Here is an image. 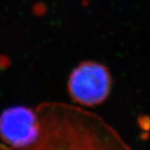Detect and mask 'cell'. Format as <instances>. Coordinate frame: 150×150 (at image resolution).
<instances>
[{
  "label": "cell",
  "instance_id": "6da1fadb",
  "mask_svg": "<svg viewBox=\"0 0 150 150\" xmlns=\"http://www.w3.org/2000/svg\"><path fill=\"white\" fill-rule=\"evenodd\" d=\"M68 88L76 103L85 106L98 105L108 96L111 88L110 74L101 64L83 63L71 73Z\"/></svg>",
  "mask_w": 150,
  "mask_h": 150
},
{
  "label": "cell",
  "instance_id": "7a4b0ae2",
  "mask_svg": "<svg viewBox=\"0 0 150 150\" xmlns=\"http://www.w3.org/2000/svg\"><path fill=\"white\" fill-rule=\"evenodd\" d=\"M0 138L15 149H30L41 143L42 126L37 111L14 106L0 114Z\"/></svg>",
  "mask_w": 150,
  "mask_h": 150
}]
</instances>
